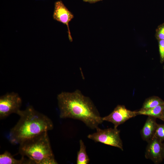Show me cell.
Here are the masks:
<instances>
[{"label":"cell","instance_id":"obj_17","mask_svg":"<svg viewBox=\"0 0 164 164\" xmlns=\"http://www.w3.org/2000/svg\"><path fill=\"white\" fill-rule=\"evenodd\" d=\"M102 0H83V1L85 2H87L90 3H93Z\"/></svg>","mask_w":164,"mask_h":164},{"label":"cell","instance_id":"obj_18","mask_svg":"<svg viewBox=\"0 0 164 164\" xmlns=\"http://www.w3.org/2000/svg\"><path fill=\"white\" fill-rule=\"evenodd\" d=\"M162 155L163 159H164V143H162Z\"/></svg>","mask_w":164,"mask_h":164},{"label":"cell","instance_id":"obj_3","mask_svg":"<svg viewBox=\"0 0 164 164\" xmlns=\"http://www.w3.org/2000/svg\"><path fill=\"white\" fill-rule=\"evenodd\" d=\"M19 153L35 164H56L47 132H43L19 144Z\"/></svg>","mask_w":164,"mask_h":164},{"label":"cell","instance_id":"obj_10","mask_svg":"<svg viewBox=\"0 0 164 164\" xmlns=\"http://www.w3.org/2000/svg\"><path fill=\"white\" fill-rule=\"evenodd\" d=\"M0 164H34L33 161L22 156L21 159H17L9 152L5 151L0 155Z\"/></svg>","mask_w":164,"mask_h":164},{"label":"cell","instance_id":"obj_5","mask_svg":"<svg viewBox=\"0 0 164 164\" xmlns=\"http://www.w3.org/2000/svg\"><path fill=\"white\" fill-rule=\"evenodd\" d=\"M22 104V99L16 93H7L0 96V119L5 118L12 113L17 114Z\"/></svg>","mask_w":164,"mask_h":164},{"label":"cell","instance_id":"obj_4","mask_svg":"<svg viewBox=\"0 0 164 164\" xmlns=\"http://www.w3.org/2000/svg\"><path fill=\"white\" fill-rule=\"evenodd\" d=\"M96 129V132L87 135L88 138L95 142L117 147L123 151V143L120 137L119 130L114 128L102 129L99 127Z\"/></svg>","mask_w":164,"mask_h":164},{"label":"cell","instance_id":"obj_19","mask_svg":"<svg viewBox=\"0 0 164 164\" xmlns=\"http://www.w3.org/2000/svg\"><path fill=\"white\" fill-rule=\"evenodd\" d=\"M160 119L164 122V110L162 112Z\"/></svg>","mask_w":164,"mask_h":164},{"label":"cell","instance_id":"obj_15","mask_svg":"<svg viewBox=\"0 0 164 164\" xmlns=\"http://www.w3.org/2000/svg\"><path fill=\"white\" fill-rule=\"evenodd\" d=\"M155 37L157 40H164V22L159 25L155 30Z\"/></svg>","mask_w":164,"mask_h":164},{"label":"cell","instance_id":"obj_2","mask_svg":"<svg viewBox=\"0 0 164 164\" xmlns=\"http://www.w3.org/2000/svg\"><path fill=\"white\" fill-rule=\"evenodd\" d=\"M17 114L19 119L12 128L8 138L12 144L19 145L24 141L43 132L53 129L52 121L47 116L36 111L30 105Z\"/></svg>","mask_w":164,"mask_h":164},{"label":"cell","instance_id":"obj_11","mask_svg":"<svg viewBox=\"0 0 164 164\" xmlns=\"http://www.w3.org/2000/svg\"><path fill=\"white\" fill-rule=\"evenodd\" d=\"M164 110V104L159 105L153 108L146 110H141L137 111L138 115H143L150 116L160 119Z\"/></svg>","mask_w":164,"mask_h":164},{"label":"cell","instance_id":"obj_16","mask_svg":"<svg viewBox=\"0 0 164 164\" xmlns=\"http://www.w3.org/2000/svg\"><path fill=\"white\" fill-rule=\"evenodd\" d=\"M158 43L160 55V62L161 63L164 62V40H157Z\"/></svg>","mask_w":164,"mask_h":164},{"label":"cell","instance_id":"obj_6","mask_svg":"<svg viewBox=\"0 0 164 164\" xmlns=\"http://www.w3.org/2000/svg\"><path fill=\"white\" fill-rule=\"evenodd\" d=\"M137 115V111H130L124 105H118L110 114L102 117V119L104 121L111 122L114 128H117L120 125Z\"/></svg>","mask_w":164,"mask_h":164},{"label":"cell","instance_id":"obj_12","mask_svg":"<svg viewBox=\"0 0 164 164\" xmlns=\"http://www.w3.org/2000/svg\"><path fill=\"white\" fill-rule=\"evenodd\" d=\"M80 149L77 153L76 163L77 164H87L90 159L86 151V146L81 139L79 141Z\"/></svg>","mask_w":164,"mask_h":164},{"label":"cell","instance_id":"obj_13","mask_svg":"<svg viewBox=\"0 0 164 164\" xmlns=\"http://www.w3.org/2000/svg\"><path fill=\"white\" fill-rule=\"evenodd\" d=\"M164 104V101L157 96H152L146 99L144 102L141 110L150 109Z\"/></svg>","mask_w":164,"mask_h":164},{"label":"cell","instance_id":"obj_7","mask_svg":"<svg viewBox=\"0 0 164 164\" xmlns=\"http://www.w3.org/2000/svg\"><path fill=\"white\" fill-rule=\"evenodd\" d=\"M53 17L54 20L67 26L69 40L70 42H72L73 39L71 34L69 24L74 18V16L62 1L59 0L55 2Z\"/></svg>","mask_w":164,"mask_h":164},{"label":"cell","instance_id":"obj_1","mask_svg":"<svg viewBox=\"0 0 164 164\" xmlns=\"http://www.w3.org/2000/svg\"><path fill=\"white\" fill-rule=\"evenodd\" d=\"M57 99L60 118L80 121L92 129H96L104 121L92 100L79 90L62 92Z\"/></svg>","mask_w":164,"mask_h":164},{"label":"cell","instance_id":"obj_8","mask_svg":"<svg viewBox=\"0 0 164 164\" xmlns=\"http://www.w3.org/2000/svg\"><path fill=\"white\" fill-rule=\"evenodd\" d=\"M147 142L145 158L150 159L155 164L161 163L163 159L162 155V142L153 136Z\"/></svg>","mask_w":164,"mask_h":164},{"label":"cell","instance_id":"obj_14","mask_svg":"<svg viewBox=\"0 0 164 164\" xmlns=\"http://www.w3.org/2000/svg\"><path fill=\"white\" fill-rule=\"evenodd\" d=\"M154 136L162 142L164 141V124H158Z\"/></svg>","mask_w":164,"mask_h":164},{"label":"cell","instance_id":"obj_9","mask_svg":"<svg viewBox=\"0 0 164 164\" xmlns=\"http://www.w3.org/2000/svg\"><path fill=\"white\" fill-rule=\"evenodd\" d=\"M157 118L150 116L148 117L140 131L142 139L148 142L154 136L158 124Z\"/></svg>","mask_w":164,"mask_h":164},{"label":"cell","instance_id":"obj_20","mask_svg":"<svg viewBox=\"0 0 164 164\" xmlns=\"http://www.w3.org/2000/svg\"><path fill=\"white\" fill-rule=\"evenodd\" d=\"M163 69H164V66L163 67Z\"/></svg>","mask_w":164,"mask_h":164}]
</instances>
